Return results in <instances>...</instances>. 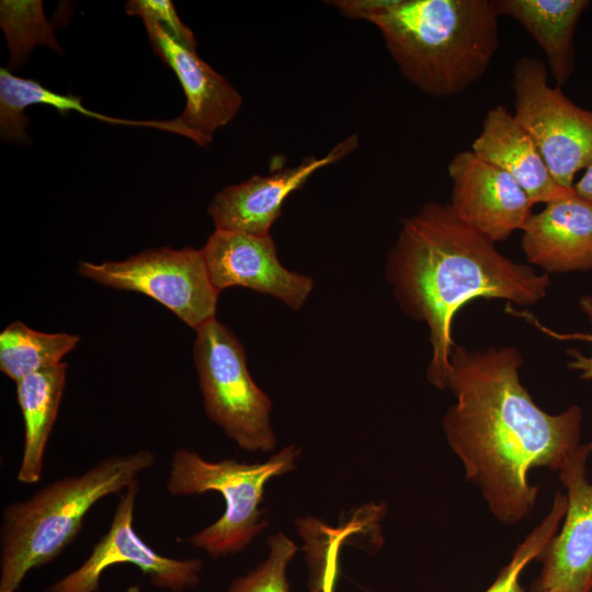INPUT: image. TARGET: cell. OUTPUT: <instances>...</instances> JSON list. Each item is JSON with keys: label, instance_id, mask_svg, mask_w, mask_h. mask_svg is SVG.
Listing matches in <instances>:
<instances>
[{"label": "cell", "instance_id": "cell-1", "mask_svg": "<svg viewBox=\"0 0 592 592\" xmlns=\"http://www.w3.org/2000/svg\"><path fill=\"white\" fill-rule=\"evenodd\" d=\"M445 389L455 401L442 428L465 478L483 497L491 514L513 526L535 508V468L558 473L580 445L582 410L572 405L550 414L540 409L520 379L517 349L470 351L454 344Z\"/></svg>", "mask_w": 592, "mask_h": 592}, {"label": "cell", "instance_id": "cell-2", "mask_svg": "<svg viewBox=\"0 0 592 592\" xmlns=\"http://www.w3.org/2000/svg\"><path fill=\"white\" fill-rule=\"evenodd\" d=\"M496 243L465 224L449 203L430 202L401 221L387 258L386 275L401 309L429 328V382L445 389L455 342L452 322L475 298L539 303L550 286L548 273L516 263Z\"/></svg>", "mask_w": 592, "mask_h": 592}, {"label": "cell", "instance_id": "cell-3", "mask_svg": "<svg viewBox=\"0 0 592 592\" xmlns=\"http://www.w3.org/2000/svg\"><path fill=\"white\" fill-rule=\"evenodd\" d=\"M343 15L374 24L401 75L435 98L463 93L499 46L492 0H337Z\"/></svg>", "mask_w": 592, "mask_h": 592}, {"label": "cell", "instance_id": "cell-4", "mask_svg": "<svg viewBox=\"0 0 592 592\" xmlns=\"http://www.w3.org/2000/svg\"><path fill=\"white\" fill-rule=\"evenodd\" d=\"M155 460L148 449L114 455L7 505L1 524L0 592H15L31 569L55 559L76 538L98 501L127 489Z\"/></svg>", "mask_w": 592, "mask_h": 592}, {"label": "cell", "instance_id": "cell-5", "mask_svg": "<svg viewBox=\"0 0 592 592\" xmlns=\"http://www.w3.org/2000/svg\"><path fill=\"white\" fill-rule=\"evenodd\" d=\"M297 453L292 445L265 463L246 464L232 459L208 462L193 451L177 449L170 463L168 492L186 496L218 491L226 502L223 516L189 542L214 557L243 549L266 524L259 521L258 509L264 485L293 469Z\"/></svg>", "mask_w": 592, "mask_h": 592}, {"label": "cell", "instance_id": "cell-6", "mask_svg": "<svg viewBox=\"0 0 592 592\" xmlns=\"http://www.w3.org/2000/svg\"><path fill=\"white\" fill-rule=\"evenodd\" d=\"M194 363L207 417L248 451H271V400L253 382L243 345L216 318L196 330Z\"/></svg>", "mask_w": 592, "mask_h": 592}, {"label": "cell", "instance_id": "cell-7", "mask_svg": "<svg viewBox=\"0 0 592 592\" xmlns=\"http://www.w3.org/2000/svg\"><path fill=\"white\" fill-rule=\"evenodd\" d=\"M547 69L537 58L521 57L514 65V117L538 148L555 181L573 187L578 171L592 163V110L578 106L550 87Z\"/></svg>", "mask_w": 592, "mask_h": 592}, {"label": "cell", "instance_id": "cell-8", "mask_svg": "<svg viewBox=\"0 0 592 592\" xmlns=\"http://www.w3.org/2000/svg\"><path fill=\"white\" fill-rule=\"evenodd\" d=\"M78 273L103 286L145 294L195 331L216 318L219 292L201 249L166 247L122 261H81Z\"/></svg>", "mask_w": 592, "mask_h": 592}, {"label": "cell", "instance_id": "cell-9", "mask_svg": "<svg viewBox=\"0 0 592 592\" xmlns=\"http://www.w3.org/2000/svg\"><path fill=\"white\" fill-rule=\"evenodd\" d=\"M138 480L122 494L110 530L95 544L87 560L48 588V592H96L103 572L116 563H132L159 589L182 592L194 588L202 563L198 559H174L158 554L135 532L134 509Z\"/></svg>", "mask_w": 592, "mask_h": 592}, {"label": "cell", "instance_id": "cell-10", "mask_svg": "<svg viewBox=\"0 0 592 592\" xmlns=\"http://www.w3.org/2000/svg\"><path fill=\"white\" fill-rule=\"evenodd\" d=\"M591 454L592 441L580 443L558 471L567 490V511L560 532L535 559L542 567L531 592L592 589V482L587 473Z\"/></svg>", "mask_w": 592, "mask_h": 592}, {"label": "cell", "instance_id": "cell-11", "mask_svg": "<svg viewBox=\"0 0 592 592\" xmlns=\"http://www.w3.org/2000/svg\"><path fill=\"white\" fill-rule=\"evenodd\" d=\"M201 251L219 293L229 287H246L273 296L297 310L315 285L310 276L293 272L281 263L270 235L215 229Z\"/></svg>", "mask_w": 592, "mask_h": 592}, {"label": "cell", "instance_id": "cell-12", "mask_svg": "<svg viewBox=\"0 0 592 592\" xmlns=\"http://www.w3.org/2000/svg\"><path fill=\"white\" fill-rule=\"evenodd\" d=\"M447 172L453 184L449 205L465 224L494 243L523 229L533 202L510 174L471 150L457 152Z\"/></svg>", "mask_w": 592, "mask_h": 592}, {"label": "cell", "instance_id": "cell-13", "mask_svg": "<svg viewBox=\"0 0 592 592\" xmlns=\"http://www.w3.org/2000/svg\"><path fill=\"white\" fill-rule=\"evenodd\" d=\"M358 137L351 135L322 157H307L299 164L269 175H253L248 180L221 189L207 207L215 229L270 235L289 194L301 187L318 170L335 163L353 151Z\"/></svg>", "mask_w": 592, "mask_h": 592}, {"label": "cell", "instance_id": "cell-14", "mask_svg": "<svg viewBox=\"0 0 592 592\" xmlns=\"http://www.w3.org/2000/svg\"><path fill=\"white\" fill-rule=\"evenodd\" d=\"M153 53L177 75L185 98L184 111L173 118L180 135L200 146L212 143L215 132L231 122L242 96L230 82L159 26L145 24Z\"/></svg>", "mask_w": 592, "mask_h": 592}, {"label": "cell", "instance_id": "cell-15", "mask_svg": "<svg viewBox=\"0 0 592 592\" xmlns=\"http://www.w3.org/2000/svg\"><path fill=\"white\" fill-rule=\"evenodd\" d=\"M522 231L526 259L546 273L592 270V203L573 189L532 214Z\"/></svg>", "mask_w": 592, "mask_h": 592}, {"label": "cell", "instance_id": "cell-16", "mask_svg": "<svg viewBox=\"0 0 592 592\" xmlns=\"http://www.w3.org/2000/svg\"><path fill=\"white\" fill-rule=\"evenodd\" d=\"M470 150L510 174L533 204H546L570 191L555 181L534 140L501 104L487 111Z\"/></svg>", "mask_w": 592, "mask_h": 592}, {"label": "cell", "instance_id": "cell-17", "mask_svg": "<svg viewBox=\"0 0 592 592\" xmlns=\"http://www.w3.org/2000/svg\"><path fill=\"white\" fill-rule=\"evenodd\" d=\"M499 15L519 22L547 57L557 86L571 77L574 68L573 35L588 0H492Z\"/></svg>", "mask_w": 592, "mask_h": 592}, {"label": "cell", "instance_id": "cell-18", "mask_svg": "<svg viewBox=\"0 0 592 592\" xmlns=\"http://www.w3.org/2000/svg\"><path fill=\"white\" fill-rule=\"evenodd\" d=\"M67 377V364L25 376L16 385L24 421V445L18 480L36 483L42 477L45 447L56 421Z\"/></svg>", "mask_w": 592, "mask_h": 592}, {"label": "cell", "instance_id": "cell-19", "mask_svg": "<svg viewBox=\"0 0 592 592\" xmlns=\"http://www.w3.org/2000/svg\"><path fill=\"white\" fill-rule=\"evenodd\" d=\"M45 104L57 109L61 114L76 111L81 114L109 122L152 127V122H136L109 117L87 110L75 95L53 92L39 82L12 75L9 69L0 68V133L4 140L29 141L26 126L30 121L24 115L27 106Z\"/></svg>", "mask_w": 592, "mask_h": 592}, {"label": "cell", "instance_id": "cell-20", "mask_svg": "<svg viewBox=\"0 0 592 592\" xmlns=\"http://www.w3.org/2000/svg\"><path fill=\"white\" fill-rule=\"evenodd\" d=\"M79 340L77 334L42 332L22 321H13L0 333V369L18 383L25 376L60 364Z\"/></svg>", "mask_w": 592, "mask_h": 592}, {"label": "cell", "instance_id": "cell-21", "mask_svg": "<svg viewBox=\"0 0 592 592\" xmlns=\"http://www.w3.org/2000/svg\"><path fill=\"white\" fill-rule=\"evenodd\" d=\"M0 24L10 52L11 69L19 68L37 45L61 52L52 25L44 16L42 1H1Z\"/></svg>", "mask_w": 592, "mask_h": 592}, {"label": "cell", "instance_id": "cell-22", "mask_svg": "<svg viewBox=\"0 0 592 592\" xmlns=\"http://www.w3.org/2000/svg\"><path fill=\"white\" fill-rule=\"evenodd\" d=\"M566 511L567 496L558 491L548 513L516 546L510 561L485 592H525L520 582L521 573L557 534Z\"/></svg>", "mask_w": 592, "mask_h": 592}, {"label": "cell", "instance_id": "cell-23", "mask_svg": "<svg viewBox=\"0 0 592 592\" xmlns=\"http://www.w3.org/2000/svg\"><path fill=\"white\" fill-rule=\"evenodd\" d=\"M269 547L267 559L247 576L237 579L228 592H288L286 568L297 547L281 533L270 538Z\"/></svg>", "mask_w": 592, "mask_h": 592}, {"label": "cell", "instance_id": "cell-24", "mask_svg": "<svg viewBox=\"0 0 592 592\" xmlns=\"http://www.w3.org/2000/svg\"><path fill=\"white\" fill-rule=\"evenodd\" d=\"M125 10L129 15L143 19L144 24H153L163 30L184 47L195 50L197 43L192 31L178 16L172 1L130 0Z\"/></svg>", "mask_w": 592, "mask_h": 592}, {"label": "cell", "instance_id": "cell-25", "mask_svg": "<svg viewBox=\"0 0 592 592\" xmlns=\"http://www.w3.org/2000/svg\"><path fill=\"white\" fill-rule=\"evenodd\" d=\"M580 308L587 316L591 328H592V297L591 296H582L579 300ZM522 316L523 318L533 321L542 331L547 333L550 337L557 338V339H579V340H587L592 343V332L590 334H559L544 326H542L536 318L531 316L527 312L517 314ZM568 355L571 356V361L568 362V367L572 371H577L580 373V378L584 380H591L592 382V352L590 355H584L581 351L577 349H571L567 351Z\"/></svg>", "mask_w": 592, "mask_h": 592}, {"label": "cell", "instance_id": "cell-26", "mask_svg": "<svg viewBox=\"0 0 592 592\" xmlns=\"http://www.w3.org/2000/svg\"><path fill=\"white\" fill-rule=\"evenodd\" d=\"M572 189L577 195L592 203V163Z\"/></svg>", "mask_w": 592, "mask_h": 592}, {"label": "cell", "instance_id": "cell-27", "mask_svg": "<svg viewBox=\"0 0 592 592\" xmlns=\"http://www.w3.org/2000/svg\"><path fill=\"white\" fill-rule=\"evenodd\" d=\"M546 592H567V591L561 590V589H553V590H549V591H546Z\"/></svg>", "mask_w": 592, "mask_h": 592}, {"label": "cell", "instance_id": "cell-28", "mask_svg": "<svg viewBox=\"0 0 592 592\" xmlns=\"http://www.w3.org/2000/svg\"><path fill=\"white\" fill-rule=\"evenodd\" d=\"M589 592H592V589Z\"/></svg>", "mask_w": 592, "mask_h": 592}]
</instances>
